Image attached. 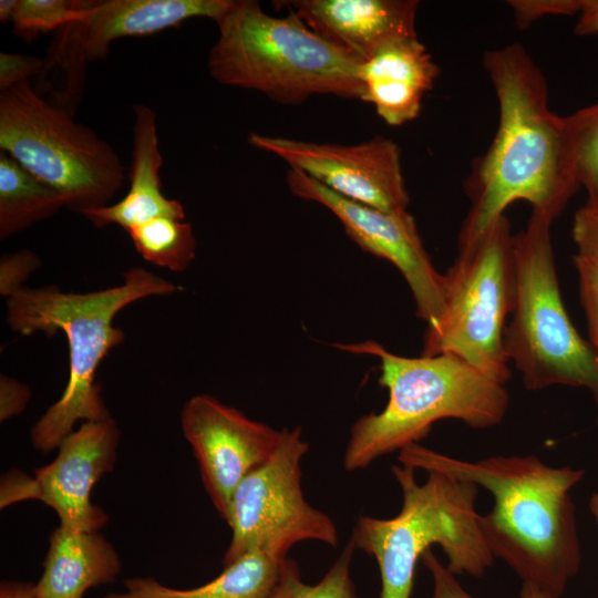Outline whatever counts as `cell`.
<instances>
[{"instance_id": "1", "label": "cell", "mask_w": 598, "mask_h": 598, "mask_svg": "<svg viewBox=\"0 0 598 598\" xmlns=\"http://www.w3.org/2000/svg\"><path fill=\"white\" fill-rule=\"evenodd\" d=\"M499 106L496 134L472 164L465 181L471 205L457 250L472 247L514 202L551 221L580 185L575 173L566 117L549 107L548 84L525 48L514 43L483 56Z\"/></svg>"}, {"instance_id": "2", "label": "cell", "mask_w": 598, "mask_h": 598, "mask_svg": "<svg viewBox=\"0 0 598 598\" xmlns=\"http://www.w3.org/2000/svg\"><path fill=\"white\" fill-rule=\"evenodd\" d=\"M400 464L440 472L488 491L493 508L480 526L494 558H499L537 598H560L581 564L570 491L581 468L553 467L535 455L458 460L419 443L399 451Z\"/></svg>"}, {"instance_id": "3", "label": "cell", "mask_w": 598, "mask_h": 598, "mask_svg": "<svg viewBox=\"0 0 598 598\" xmlns=\"http://www.w3.org/2000/svg\"><path fill=\"white\" fill-rule=\"evenodd\" d=\"M177 285L144 268L123 274L121 285L74 293L53 286L20 287L7 297V322L11 330L30 336L38 331L52 337L64 332L69 346V379L59 398L30 431L32 446L42 453L59 447L80 422L112 417L95 382L96 371L107 353L124 341L114 326L116 315L137 300L167 296Z\"/></svg>"}, {"instance_id": "4", "label": "cell", "mask_w": 598, "mask_h": 598, "mask_svg": "<svg viewBox=\"0 0 598 598\" xmlns=\"http://www.w3.org/2000/svg\"><path fill=\"white\" fill-rule=\"evenodd\" d=\"M338 347L379 358V383L389 393L382 411L362 415L352 424L342 457L347 472L364 470L384 455L419 443L440 420L487 429L506 415L509 395L505 385L455 355L402 357L374 341Z\"/></svg>"}, {"instance_id": "5", "label": "cell", "mask_w": 598, "mask_h": 598, "mask_svg": "<svg viewBox=\"0 0 598 598\" xmlns=\"http://www.w3.org/2000/svg\"><path fill=\"white\" fill-rule=\"evenodd\" d=\"M216 24L219 33L207 69L218 83L282 104H300L317 94L361 100L362 61L326 41L292 10L279 18L256 0H233Z\"/></svg>"}, {"instance_id": "6", "label": "cell", "mask_w": 598, "mask_h": 598, "mask_svg": "<svg viewBox=\"0 0 598 598\" xmlns=\"http://www.w3.org/2000/svg\"><path fill=\"white\" fill-rule=\"evenodd\" d=\"M415 471L392 465L401 511L391 518L360 516L351 534L355 548L378 564L379 598H411L417 561L433 545L443 549L456 576L482 577L494 561L475 509L477 486L434 471L420 484Z\"/></svg>"}, {"instance_id": "7", "label": "cell", "mask_w": 598, "mask_h": 598, "mask_svg": "<svg viewBox=\"0 0 598 598\" xmlns=\"http://www.w3.org/2000/svg\"><path fill=\"white\" fill-rule=\"evenodd\" d=\"M551 224L547 216L532 210L526 227L514 235L516 293L504 332L505 353L527 390L584 388L598 410V352L577 331L564 306Z\"/></svg>"}, {"instance_id": "8", "label": "cell", "mask_w": 598, "mask_h": 598, "mask_svg": "<svg viewBox=\"0 0 598 598\" xmlns=\"http://www.w3.org/2000/svg\"><path fill=\"white\" fill-rule=\"evenodd\" d=\"M0 151L81 215L110 205L124 184L125 167L113 147L29 81L0 91Z\"/></svg>"}, {"instance_id": "9", "label": "cell", "mask_w": 598, "mask_h": 598, "mask_svg": "<svg viewBox=\"0 0 598 598\" xmlns=\"http://www.w3.org/2000/svg\"><path fill=\"white\" fill-rule=\"evenodd\" d=\"M514 235L504 215L443 275L444 313L426 329L421 355H455L492 380L511 379L504 348L515 305Z\"/></svg>"}, {"instance_id": "10", "label": "cell", "mask_w": 598, "mask_h": 598, "mask_svg": "<svg viewBox=\"0 0 598 598\" xmlns=\"http://www.w3.org/2000/svg\"><path fill=\"white\" fill-rule=\"evenodd\" d=\"M308 451L299 425L283 427L272 455L238 484L225 519L231 537L224 566L250 551L282 561L302 542L338 546L334 520L313 507L302 492L301 462Z\"/></svg>"}, {"instance_id": "11", "label": "cell", "mask_w": 598, "mask_h": 598, "mask_svg": "<svg viewBox=\"0 0 598 598\" xmlns=\"http://www.w3.org/2000/svg\"><path fill=\"white\" fill-rule=\"evenodd\" d=\"M291 194L326 207L363 250L391 262L408 282L416 315L434 327L444 313L443 275L434 267L409 212L392 213L337 195L299 169L287 171Z\"/></svg>"}, {"instance_id": "12", "label": "cell", "mask_w": 598, "mask_h": 598, "mask_svg": "<svg viewBox=\"0 0 598 598\" xmlns=\"http://www.w3.org/2000/svg\"><path fill=\"white\" fill-rule=\"evenodd\" d=\"M248 142L349 200L384 212H408L401 152L386 137L344 145L250 133Z\"/></svg>"}, {"instance_id": "13", "label": "cell", "mask_w": 598, "mask_h": 598, "mask_svg": "<svg viewBox=\"0 0 598 598\" xmlns=\"http://www.w3.org/2000/svg\"><path fill=\"white\" fill-rule=\"evenodd\" d=\"M181 427L197 461L204 488L225 520L234 491L272 455L281 430L208 394L195 395L184 404Z\"/></svg>"}, {"instance_id": "14", "label": "cell", "mask_w": 598, "mask_h": 598, "mask_svg": "<svg viewBox=\"0 0 598 598\" xmlns=\"http://www.w3.org/2000/svg\"><path fill=\"white\" fill-rule=\"evenodd\" d=\"M231 4L233 0L87 1L84 17L60 29L45 69L54 64L64 69L74 96L82 86L84 65L105 59L115 40L154 34L192 18L217 23Z\"/></svg>"}, {"instance_id": "15", "label": "cell", "mask_w": 598, "mask_h": 598, "mask_svg": "<svg viewBox=\"0 0 598 598\" xmlns=\"http://www.w3.org/2000/svg\"><path fill=\"white\" fill-rule=\"evenodd\" d=\"M121 431L113 417L83 422L59 445L49 464L34 470L35 501L54 511L62 526L101 532L109 516L92 501L95 485L114 468Z\"/></svg>"}, {"instance_id": "16", "label": "cell", "mask_w": 598, "mask_h": 598, "mask_svg": "<svg viewBox=\"0 0 598 598\" xmlns=\"http://www.w3.org/2000/svg\"><path fill=\"white\" fill-rule=\"evenodd\" d=\"M286 6L326 41L360 61L392 39L416 35L415 0H296Z\"/></svg>"}, {"instance_id": "17", "label": "cell", "mask_w": 598, "mask_h": 598, "mask_svg": "<svg viewBox=\"0 0 598 598\" xmlns=\"http://www.w3.org/2000/svg\"><path fill=\"white\" fill-rule=\"evenodd\" d=\"M439 73L417 35L392 39L361 62V100L371 103L388 124L403 125L419 116L422 100Z\"/></svg>"}, {"instance_id": "18", "label": "cell", "mask_w": 598, "mask_h": 598, "mask_svg": "<svg viewBox=\"0 0 598 598\" xmlns=\"http://www.w3.org/2000/svg\"><path fill=\"white\" fill-rule=\"evenodd\" d=\"M134 113L130 188L118 202L83 214L96 227L118 225L127 230L157 217L185 219L183 205L162 193L159 169L163 157L158 145L156 112L147 105L136 104Z\"/></svg>"}, {"instance_id": "19", "label": "cell", "mask_w": 598, "mask_h": 598, "mask_svg": "<svg viewBox=\"0 0 598 598\" xmlns=\"http://www.w3.org/2000/svg\"><path fill=\"white\" fill-rule=\"evenodd\" d=\"M121 571V557L101 532L59 525L49 536L38 598H83L92 588L115 582Z\"/></svg>"}, {"instance_id": "20", "label": "cell", "mask_w": 598, "mask_h": 598, "mask_svg": "<svg viewBox=\"0 0 598 598\" xmlns=\"http://www.w3.org/2000/svg\"><path fill=\"white\" fill-rule=\"evenodd\" d=\"M282 561L260 551H250L224 566L210 581L188 589L162 584L150 576L125 579L123 589L104 598H268Z\"/></svg>"}, {"instance_id": "21", "label": "cell", "mask_w": 598, "mask_h": 598, "mask_svg": "<svg viewBox=\"0 0 598 598\" xmlns=\"http://www.w3.org/2000/svg\"><path fill=\"white\" fill-rule=\"evenodd\" d=\"M65 197L0 151V238L7 239L50 218Z\"/></svg>"}, {"instance_id": "22", "label": "cell", "mask_w": 598, "mask_h": 598, "mask_svg": "<svg viewBox=\"0 0 598 598\" xmlns=\"http://www.w3.org/2000/svg\"><path fill=\"white\" fill-rule=\"evenodd\" d=\"M136 251L148 262L183 272L196 254V238L189 223L157 217L128 228Z\"/></svg>"}, {"instance_id": "23", "label": "cell", "mask_w": 598, "mask_h": 598, "mask_svg": "<svg viewBox=\"0 0 598 598\" xmlns=\"http://www.w3.org/2000/svg\"><path fill=\"white\" fill-rule=\"evenodd\" d=\"M355 549L350 538L336 561L316 584L305 582L298 564L287 557L280 565L278 578L268 598H358L351 575Z\"/></svg>"}, {"instance_id": "24", "label": "cell", "mask_w": 598, "mask_h": 598, "mask_svg": "<svg viewBox=\"0 0 598 598\" xmlns=\"http://www.w3.org/2000/svg\"><path fill=\"white\" fill-rule=\"evenodd\" d=\"M565 117L577 181L598 205V102Z\"/></svg>"}, {"instance_id": "25", "label": "cell", "mask_w": 598, "mask_h": 598, "mask_svg": "<svg viewBox=\"0 0 598 598\" xmlns=\"http://www.w3.org/2000/svg\"><path fill=\"white\" fill-rule=\"evenodd\" d=\"M86 3L78 0H18L11 23L19 37L32 41L40 32L60 30L80 21Z\"/></svg>"}, {"instance_id": "26", "label": "cell", "mask_w": 598, "mask_h": 598, "mask_svg": "<svg viewBox=\"0 0 598 598\" xmlns=\"http://www.w3.org/2000/svg\"><path fill=\"white\" fill-rule=\"evenodd\" d=\"M578 274L579 295L588 327L589 342L598 352V262L573 257Z\"/></svg>"}, {"instance_id": "27", "label": "cell", "mask_w": 598, "mask_h": 598, "mask_svg": "<svg viewBox=\"0 0 598 598\" xmlns=\"http://www.w3.org/2000/svg\"><path fill=\"white\" fill-rule=\"evenodd\" d=\"M571 236L576 255L598 262V205L586 202L575 213Z\"/></svg>"}, {"instance_id": "28", "label": "cell", "mask_w": 598, "mask_h": 598, "mask_svg": "<svg viewBox=\"0 0 598 598\" xmlns=\"http://www.w3.org/2000/svg\"><path fill=\"white\" fill-rule=\"evenodd\" d=\"M507 3L520 28H525L545 16H573L578 12V0H513Z\"/></svg>"}, {"instance_id": "29", "label": "cell", "mask_w": 598, "mask_h": 598, "mask_svg": "<svg viewBox=\"0 0 598 598\" xmlns=\"http://www.w3.org/2000/svg\"><path fill=\"white\" fill-rule=\"evenodd\" d=\"M45 61L33 55L0 53V91L10 89L42 73Z\"/></svg>"}, {"instance_id": "30", "label": "cell", "mask_w": 598, "mask_h": 598, "mask_svg": "<svg viewBox=\"0 0 598 598\" xmlns=\"http://www.w3.org/2000/svg\"><path fill=\"white\" fill-rule=\"evenodd\" d=\"M40 264L39 258L29 250L3 256L0 265V291L6 298L22 286L32 270Z\"/></svg>"}, {"instance_id": "31", "label": "cell", "mask_w": 598, "mask_h": 598, "mask_svg": "<svg viewBox=\"0 0 598 598\" xmlns=\"http://www.w3.org/2000/svg\"><path fill=\"white\" fill-rule=\"evenodd\" d=\"M421 559L432 577L433 590L430 598H475L463 588L456 575L440 561L432 549L426 550Z\"/></svg>"}, {"instance_id": "32", "label": "cell", "mask_w": 598, "mask_h": 598, "mask_svg": "<svg viewBox=\"0 0 598 598\" xmlns=\"http://www.w3.org/2000/svg\"><path fill=\"white\" fill-rule=\"evenodd\" d=\"M31 399L30 389L18 380L1 374L0 378V421L21 414Z\"/></svg>"}, {"instance_id": "33", "label": "cell", "mask_w": 598, "mask_h": 598, "mask_svg": "<svg viewBox=\"0 0 598 598\" xmlns=\"http://www.w3.org/2000/svg\"><path fill=\"white\" fill-rule=\"evenodd\" d=\"M0 486L1 509L22 501H35L34 477L23 472L11 470L2 476Z\"/></svg>"}, {"instance_id": "34", "label": "cell", "mask_w": 598, "mask_h": 598, "mask_svg": "<svg viewBox=\"0 0 598 598\" xmlns=\"http://www.w3.org/2000/svg\"><path fill=\"white\" fill-rule=\"evenodd\" d=\"M577 35L598 34V0H578Z\"/></svg>"}, {"instance_id": "35", "label": "cell", "mask_w": 598, "mask_h": 598, "mask_svg": "<svg viewBox=\"0 0 598 598\" xmlns=\"http://www.w3.org/2000/svg\"><path fill=\"white\" fill-rule=\"evenodd\" d=\"M0 598H38L34 582L2 580Z\"/></svg>"}, {"instance_id": "36", "label": "cell", "mask_w": 598, "mask_h": 598, "mask_svg": "<svg viewBox=\"0 0 598 598\" xmlns=\"http://www.w3.org/2000/svg\"><path fill=\"white\" fill-rule=\"evenodd\" d=\"M18 6V0H1L0 1V22L8 23L12 22L16 10Z\"/></svg>"}, {"instance_id": "37", "label": "cell", "mask_w": 598, "mask_h": 598, "mask_svg": "<svg viewBox=\"0 0 598 598\" xmlns=\"http://www.w3.org/2000/svg\"><path fill=\"white\" fill-rule=\"evenodd\" d=\"M589 509L598 526V492L591 494L589 499Z\"/></svg>"}, {"instance_id": "38", "label": "cell", "mask_w": 598, "mask_h": 598, "mask_svg": "<svg viewBox=\"0 0 598 598\" xmlns=\"http://www.w3.org/2000/svg\"><path fill=\"white\" fill-rule=\"evenodd\" d=\"M519 597H520V598H537V597L533 594V591H532L530 589H528L527 587H525V586H522Z\"/></svg>"}]
</instances>
